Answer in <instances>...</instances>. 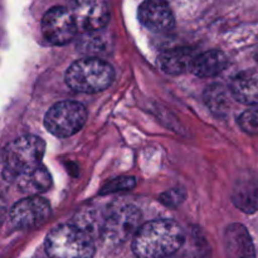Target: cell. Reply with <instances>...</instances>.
Returning a JSON list of instances; mask_svg holds the SVG:
<instances>
[{
  "label": "cell",
  "instance_id": "obj_14",
  "mask_svg": "<svg viewBox=\"0 0 258 258\" xmlns=\"http://www.w3.org/2000/svg\"><path fill=\"white\" fill-rule=\"evenodd\" d=\"M231 93L238 102L244 105L258 103V71L239 72L231 83Z\"/></svg>",
  "mask_w": 258,
  "mask_h": 258
},
{
  "label": "cell",
  "instance_id": "obj_19",
  "mask_svg": "<svg viewBox=\"0 0 258 258\" xmlns=\"http://www.w3.org/2000/svg\"><path fill=\"white\" fill-rule=\"evenodd\" d=\"M136 184L135 178H130V176H121V178H116L111 180L110 183L106 184L102 188L101 193L108 194V193H115V191L120 190H128V189L134 188Z\"/></svg>",
  "mask_w": 258,
  "mask_h": 258
},
{
  "label": "cell",
  "instance_id": "obj_20",
  "mask_svg": "<svg viewBox=\"0 0 258 258\" xmlns=\"http://www.w3.org/2000/svg\"><path fill=\"white\" fill-rule=\"evenodd\" d=\"M183 190H178V189H173V190L166 191V193H164L163 196L160 197V201L169 207L179 206V204L183 202Z\"/></svg>",
  "mask_w": 258,
  "mask_h": 258
},
{
  "label": "cell",
  "instance_id": "obj_4",
  "mask_svg": "<svg viewBox=\"0 0 258 258\" xmlns=\"http://www.w3.org/2000/svg\"><path fill=\"white\" fill-rule=\"evenodd\" d=\"M115 78L112 66L98 58L73 62L66 72V83L76 92L96 93L106 90Z\"/></svg>",
  "mask_w": 258,
  "mask_h": 258
},
{
  "label": "cell",
  "instance_id": "obj_16",
  "mask_svg": "<svg viewBox=\"0 0 258 258\" xmlns=\"http://www.w3.org/2000/svg\"><path fill=\"white\" fill-rule=\"evenodd\" d=\"M18 189L29 196H38L45 193L52 186V176L44 166L39 165L27 171L15 180Z\"/></svg>",
  "mask_w": 258,
  "mask_h": 258
},
{
  "label": "cell",
  "instance_id": "obj_10",
  "mask_svg": "<svg viewBox=\"0 0 258 258\" xmlns=\"http://www.w3.org/2000/svg\"><path fill=\"white\" fill-rule=\"evenodd\" d=\"M141 24L154 33H164L174 27V14L165 0H145L139 8Z\"/></svg>",
  "mask_w": 258,
  "mask_h": 258
},
{
  "label": "cell",
  "instance_id": "obj_8",
  "mask_svg": "<svg viewBox=\"0 0 258 258\" xmlns=\"http://www.w3.org/2000/svg\"><path fill=\"white\" fill-rule=\"evenodd\" d=\"M52 209L45 199L38 196H30L22 199L10 209V222L20 229H33L39 227L49 218Z\"/></svg>",
  "mask_w": 258,
  "mask_h": 258
},
{
  "label": "cell",
  "instance_id": "obj_18",
  "mask_svg": "<svg viewBox=\"0 0 258 258\" xmlns=\"http://www.w3.org/2000/svg\"><path fill=\"white\" fill-rule=\"evenodd\" d=\"M238 125L244 133L249 135H257L258 134V108L248 110L242 113L238 118Z\"/></svg>",
  "mask_w": 258,
  "mask_h": 258
},
{
  "label": "cell",
  "instance_id": "obj_15",
  "mask_svg": "<svg viewBox=\"0 0 258 258\" xmlns=\"http://www.w3.org/2000/svg\"><path fill=\"white\" fill-rule=\"evenodd\" d=\"M196 53L189 48H175L159 55L158 64L163 72L168 75H180L190 70Z\"/></svg>",
  "mask_w": 258,
  "mask_h": 258
},
{
  "label": "cell",
  "instance_id": "obj_11",
  "mask_svg": "<svg viewBox=\"0 0 258 258\" xmlns=\"http://www.w3.org/2000/svg\"><path fill=\"white\" fill-rule=\"evenodd\" d=\"M223 241L227 258H256L251 236L242 224L234 223L227 227Z\"/></svg>",
  "mask_w": 258,
  "mask_h": 258
},
{
  "label": "cell",
  "instance_id": "obj_7",
  "mask_svg": "<svg viewBox=\"0 0 258 258\" xmlns=\"http://www.w3.org/2000/svg\"><path fill=\"white\" fill-rule=\"evenodd\" d=\"M78 32L72 12L67 8L54 7L42 19V33L47 42L54 45L68 44Z\"/></svg>",
  "mask_w": 258,
  "mask_h": 258
},
{
  "label": "cell",
  "instance_id": "obj_5",
  "mask_svg": "<svg viewBox=\"0 0 258 258\" xmlns=\"http://www.w3.org/2000/svg\"><path fill=\"white\" fill-rule=\"evenodd\" d=\"M141 213L135 206L122 204L113 207L102 218L100 236L112 244L122 243L135 236L140 228Z\"/></svg>",
  "mask_w": 258,
  "mask_h": 258
},
{
  "label": "cell",
  "instance_id": "obj_13",
  "mask_svg": "<svg viewBox=\"0 0 258 258\" xmlns=\"http://www.w3.org/2000/svg\"><path fill=\"white\" fill-rule=\"evenodd\" d=\"M228 66V58L221 50H207L197 54L190 64L191 73L202 78L218 76Z\"/></svg>",
  "mask_w": 258,
  "mask_h": 258
},
{
  "label": "cell",
  "instance_id": "obj_1",
  "mask_svg": "<svg viewBox=\"0 0 258 258\" xmlns=\"http://www.w3.org/2000/svg\"><path fill=\"white\" fill-rule=\"evenodd\" d=\"M184 243V232L171 219H155L143 224L133 239L138 258L171 257Z\"/></svg>",
  "mask_w": 258,
  "mask_h": 258
},
{
  "label": "cell",
  "instance_id": "obj_21",
  "mask_svg": "<svg viewBox=\"0 0 258 258\" xmlns=\"http://www.w3.org/2000/svg\"><path fill=\"white\" fill-rule=\"evenodd\" d=\"M254 57H256L257 62H258V47L256 48V52H254Z\"/></svg>",
  "mask_w": 258,
  "mask_h": 258
},
{
  "label": "cell",
  "instance_id": "obj_22",
  "mask_svg": "<svg viewBox=\"0 0 258 258\" xmlns=\"http://www.w3.org/2000/svg\"><path fill=\"white\" fill-rule=\"evenodd\" d=\"M168 258H170V257H168Z\"/></svg>",
  "mask_w": 258,
  "mask_h": 258
},
{
  "label": "cell",
  "instance_id": "obj_17",
  "mask_svg": "<svg viewBox=\"0 0 258 258\" xmlns=\"http://www.w3.org/2000/svg\"><path fill=\"white\" fill-rule=\"evenodd\" d=\"M204 101L209 110L216 115H224L229 108V96L226 88L221 85H212L207 88L204 93Z\"/></svg>",
  "mask_w": 258,
  "mask_h": 258
},
{
  "label": "cell",
  "instance_id": "obj_2",
  "mask_svg": "<svg viewBox=\"0 0 258 258\" xmlns=\"http://www.w3.org/2000/svg\"><path fill=\"white\" fill-rule=\"evenodd\" d=\"M45 143L34 135H25L10 141L3 151V178L15 181L27 171L42 165Z\"/></svg>",
  "mask_w": 258,
  "mask_h": 258
},
{
  "label": "cell",
  "instance_id": "obj_9",
  "mask_svg": "<svg viewBox=\"0 0 258 258\" xmlns=\"http://www.w3.org/2000/svg\"><path fill=\"white\" fill-rule=\"evenodd\" d=\"M70 10L75 17L78 30L82 32L102 29L110 19L107 4L100 0H72Z\"/></svg>",
  "mask_w": 258,
  "mask_h": 258
},
{
  "label": "cell",
  "instance_id": "obj_12",
  "mask_svg": "<svg viewBox=\"0 0 258 258\" xmlns=\"http://www.w3.org/2000/svg\"><path fill=\"white\" fill-rule=\"evenodd\" d=\"M232 202L247 214L258 211V176L243 174L232 189Z\"/></svg>",
  "mask_w": 258,
  "mask_h": 258
},
{
  "label": "cell",
  "instance_id": "obj_3",
  "mask_svg": "<svg viewBox=\"0 0 258 258\" xmlns=\"http://www.w3.org/2000/svg\"><path fill=\"white\" fill-rule=\"evenodd\" d=\"M44 248L49 258H92L96 251L91 234L76 224H60L52 229Z\"/></svg>",
  "mask_w": 258,
  "mask_h": 258
},
{
  "label": "cell",
  "instance_id": "obj_6",
  "mask_svg": "<svg viewBox=\"0 0 258 258\" xmlns=\"http://www.w3.org/2000/svg\"><path fill=\"white\" fill-rule=\"evenodd\" d=\"M87 120V110L77 101H62L48 110L44 126L57 138H68L81 130Z\"/></svg>",
  "mask_w": 258,
  "mask_h": 258
}]
</instances>
